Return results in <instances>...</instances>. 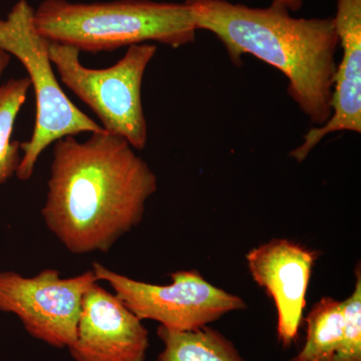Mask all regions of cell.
<instances>
[{"instance_id":"cell-15","label":"cell","mask_w":361,"mask_h":361,"mask_svg":"<svg viewBox=\"0 0 361 361\" xmlns=\"http://www.w3.org/2000/svg\"><path fill=\"white\" fill-rule=\"evenodd\" d=\"M271 1L273 6L282 7L290 13V11H298L301 9L305 0H271Z\"/></svg>"},{"instance_id":"cell-5","label":"cell","mask_w":361,"mask_h":361,"mask_svg":"<svg viewBox=\"0 0 361 361\" xmlns=\"http://www.w3.org/2000/svg\"><path fill=\"white\" fill-rule=\"evenodd\" d=\"M157 51L155 44L130 45L116 65L89 68L80 63L75 47L49 44V59L61 82L96 114L106 133L123 137L137 151L148 142L142 85Z\"/></svg>"},{"instance_id":"cell-14","label":"cell","mask_w":361,"mask_h":361,"mask_svg":"<svg viewBox=\"0 0 361 361\" xmlns=\"http://www.w3.org/2000/svg\"><path fill=\"white\" fill-rule=\"evenodd\" d=\"M355 286L343 303V334L331 361H361V271L356 266Z\"/></svg>"},{"instance_id":"cell-4","label":"cell","mask_w":361,"mask_h":361,"mask_svg":"<svg viewBox=\"0 0 361 361\" xmlns=\"http://www.w3.org/2000/svg\"><path fill=\"white\" fill-rule=\"evenodd\" d=\"M49 44L51 42L35 26V8L27 0L16 2L6 18H0V51L18 59L25 66L37 102L32 137L20 142L23 157L16 176L21 180L32 177L40 155L59 140L104 130L61 89L49 59Z\"/></svg>"},{"instance_id":"cell-3","label":"cell","mask_w":361,"mask_h":361,"mask_svg":"<svg viewBox=\"0 0 361 361\" xmlns=\"http://www.w3.org/2000/svg\"><path fill=\"white\" fill-rule=\"evenodd\" d=\"M35 23L49 42L92 54L148 42L179 49L194 42L198 32L185 2L153 0L94 4L44 0L35 9Z\"/></svg>"},{"instance_id":"cell-7","label":"cell","mask_w":361,"mask_h":361,"mask_svg":"<svg viewBox=\"0 0 361 361\" xmlns=\"http://www.w3.org/2000/svg\"><path fill=\"white\" fill-rule=\"evenodd\" d=\"M96 282L92 269L70 278L56 269L33 277L4 271L0 272V311L18 316L33 338L68 348L77 336L82 298Z\"/></svg>"},{"instance_id":"cell-2","label":"cell","mask_w":361,"mask_h":361,"mask_svg":"<svg viewBox=\"0 0 361 361\" xmlns=\"http://www.w3.org/2000/svg\"><path fill=\"white\" fill-rule=\"evenodd\" d=\"M197 30L214 33L233 63L251 54L288 80L289 96L317 127L331 116L339 45L334 18H295L282 7H250L227 0H186Z\"/></svg>"},{"instance_id":"cell-12","label":"cell","mask_w":361,"mask_h":361,"mask_svg":"<svg viewBox=\"0 0 361 361\" xmlns=\"http://www.w3.org/2000/svg\"><path fill=\"white\" fill-rule=\"evenodd\" d=\"M305 322L303 348L290 361H331L343 334V303L322 297L312 306Z\"/></svg>"},{"instance_id":"cell-6","label":"cell","mask_w":361,"mask_h":361,"mask_svg":"<svg viewBox=\"0 0 361 361\" xmlns=\"http://www.w3.org/2000/svg\"><path fill=\"white\" fill-rule=\"evenodd\" d=\"M92 269L97 281L110 285L142 322L154 320L169 330L194 331L247 308L241 297L211 284L196 270L177 271L170 275V284L156 285L137 281L99 262Z\"/></svg>"},{"instance_id":"cell-10","label":"cell","mask_w":361,"mask_h":361,"mask_svg":"<svg viewBox=\"0 0 361 361\" xmlns=\"http://www.w3.org/2000/svg\"><path fill=\"white\" fill-rule=\"evenodd\" d=\"M336 23L341 63L336 66L331 96V116L313 128L290 157L301 163L326 135L337 132L361 133V0H337Z\"/></svg>"},{"instance_id":"cell-8","label":"cell","mask_w":361,"mask_h":361,"mask_svg":"<svg viewBox=\"0 0 361 361\" xmlns=\"http://www.w3.org/2000/svg\"><path fill=\"white\" fill-rule=\"evenodd\" d=\"M317 251L288 239H272L246 254L254 281L272 297L277 310V339L290 348L298 336Z\"/></svg>"},{"instance_id":"cell-9","label":"cell","mask_w":361,"mask_h":361,"mask_svg":"<svg viewBox=\"0 0 361 361\" xmlns=\"http://www.w3.org/2000/svg\"><path fill=\"white\" fill-rule=\"evenodd\" d=\"M148 329L99 282L82 298L77 336L68 346L75 361H145Z\"/></svg>"},{"instance_id":"cell-16","label":"cell","mask_w":361,"mask_h":361,"mask_svg":"<svg viewBox=\"0 0 361 361\" xmlns=\"http://www.w3.org/2000/svg\"><path fill=\"white\" fill-rule=\"evenodd\" d=\"M11 56L4 51H0V78L4 75V71L11 63Z\"/></svg>"},{"instance_id":"cell-11","label":"cell","mask_w":361,"mask_h":361,"mask_svg":"<svg viewBox=\"0 0 361 361\" xmlns=\"http://www.w3.org/2000/svg\"><path fill=\"white\" fill-rule=\"evenodd\" d=\"M164 343L157 361H246L230 339L205 326L194 331H174L159 326Z\"/></svg>"},{"instance_id":"cell-1","label":"cell","mask_w":361,"mask_h":361,"mask_svg":"<svg viewBox=\"0 0 361 361\" xmlns=\"http://www.w3.org/2000/svg\"><path fill=\"white\" fill-rule=\"evenodd\" d=\"M157 190L155 173L123 137L68 135L54 144L42 215L71 253H108L142 222Z\"/></svg>"},{"instance_id":"cell-13","label":"cell","mask_w":361,"mask_h":361,"mask_svg":"<svg viewBox=\"0 0 361 361\" xmlns=\"http://www.w3.org/2000/svg\"><path fill=\"white\" fill-rule=\"evenodd\" d=\"M30 87L28 78H11L0 85V185L16 174L20 164V142L11 141V135Z\"/></svg>"}]
</instances>
